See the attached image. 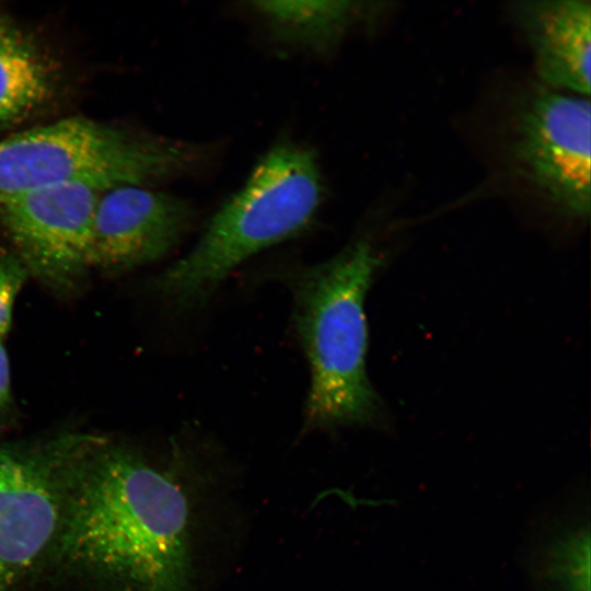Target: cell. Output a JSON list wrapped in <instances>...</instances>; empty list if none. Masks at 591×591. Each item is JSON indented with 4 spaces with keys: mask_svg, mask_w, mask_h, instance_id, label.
<instances>
[{
    "mask_svg": "<svg viewBox=\"0 0 591 591\" xmlns=\"http://www.w3.org/2000/svg\"><path fill=\"white\" fill-rule=\"evenodd\" d=\"M59 505L34 570L91 591H190L189 500L172 472L85 433L60 436Z\"/></svg>",
    "mask_w": 591,
    "mask_h": 591,
    "instance_id": "1",
    "label": "cell"
},
{
    "mask_svg": "<svg viewBox=\"0 0 591 591\" xmlns=\"http://www.w3.org/2000/svg\"><path fill=\"white\" fill-rule=\"evenodd\" d=\"M381 265V253L360 239L291 279L296 328L311 370L308 427L366 425L378 416L380 402L366 367L364 300Z\"/></svg>",
    "mask_w": 591,
    "mask_h": 591,
    "instance_id": "2",
    "label": "cell"
},
{
    "mask_svg": "<svg viewBox=\"0 0 591 591\" xmlns=\"http://www.w3.org/2000/svg\"><path fill=\"white\" fill-rule=\"evenodd\" d=\"M322 199L314 152L292 141L275 144L193 248L155 279V290L177 311L199 306L237 265L306 228Z\"/></svg>",
    "mask_w": 591,
    "mask_h": 591,
    "instance_id": "3",
    "label": "cell"
},
{
    "mask_svg": "<svg viewBox=\"0 0 591 591\" xmlns=\"http://www.w3.org/2000/svg\"><path fill=\"white\" fill-rule=\"evenodd\" d=\"M197 161L187 143L67 117L0 139V200L70 183L147 186Z\"/></svg>",
    "mask_w": 591,
    "mask_h": 591,
    "instance_id": "4",
    "label": "cell"
},
{
    "mask_svg": "<svg viewBox=\"0 0 591 591\" xmlns=\"http://www.w3.org/2000/svg\"><path fill=\"white\" fill-rule=\"evenodd\" d=\"M105 189L70 183L0 200V225L28 275L57 291L74 289L90 269L93 217Z\"/></svg>",
    "mask_w": 591,
    "mask_h": 591,
    "instance_id": "5",
    "label": "cell"
},
{
    "mask_svg": "<svg viewBox=\"0 0 591 591\" xmlns=\"http://www.w3.org/2000/svg\"><path fill=\"white\" fill-rule=\"evenodd\" d=\"M514 155L523 174L566 215L591 208L589 97L552 89L534 92L517 118Z\"/></svg>",
    "mask_w": 591,
    "mask_h": 591,
    "instance_id": "6",
    "label": "cell"
},
{
    "mask_svg": "<svg viewBox=\"0 0 591 591\" xmlns=\"http://www.w3.org/2000/svg\"><path fill=\"white\" fill-rule=\"evenodd\" d=\"M58 437L0 445V591H14L47 547L58 515Z\"/></svg>",
    "mask_w": 591,
    "mask_h": 591,
    "instance_id": "7",
    "label": "cell"
},
{
    "mask_svg": "<svg viewBox=\"0 0 591 591\" xmlns=\"http://www.w3.org/2000/svg\"><path fill=\"white\" fill-rule=\"evenodd\" d=\"M190 204L146 185H118L102 192L94 211L89 266L128 270L169 253L192 224Z\"/></svg>",
    "mask_w": 591,
    "mask_h": 591,
    "instance_id": "8",
    "label": "cell"
},
{
    "mask_svg": "<svg viewBox=\"0 0 591 591\" xmlns=\"http://www.w3.org/2000/svg\"><path fill=\"white\" fill-rule=\"evenodd\" d=\"M538 77L553 89L589 97L591 1L532 0L514 7Z\"/></svg>",
    "mask_w": 591,
    "mask_h": 591,
    "instance_id": "9",
    "label": "cell"
},
{
    "mask_svg": "<svg viewBox=\"0 0 591 591\" xmlns=\"http://www.w3.org/2000/svg\"><path fill=\"white\" fill-rule=\"evenodd\" d=\"M528 569L541 591H590L589 511L560 509L531 538Z\"/></svg>",
    "mask_w": 591,
    "mask_h": 591,
    "instance_id": "10",
    "label": "cell"
},
{
    "mask_svg": "<svg viewBox=\"0 0 591 591\" xmlns=\"http://www.w3.org/2000/svg\"><path fill=\"white\" fill-rule=\"evenodd\" d=\"M56 71L38 44L0 15V129L38 111L54 95Z\"/></svg>",
    "mask_w": 591,
    "mask_h": 591,
    "instance_id": "11",
    "label": "cell"
},
{
    "mask_svg": "<svg viewBox=\"0 0 591 591\" xmlns=\"http://www.w3.org/2000/svg\"><path fill=\"white\" fill-rule=\"evenodd\" d=\"M253 10L271 35L287 45L327 51L359 21L382 9L374 2L350 0L255 1Z\"/></svg>",
    "mask_w": 591,
    "mask_h": 591,
    "instance_id": "12",
    "label": "cell"
},
{
    "mask_svg": "<svg viewBox=\"0 0 591 591\" xmlns=\"http://www.w3.org/2000/svg\"><path fill=\"white\" fill-rule=\"evenodd\" d=\"M28 276L13 254H0V340L10 329L15 300Z\"/></svg>",
    "mask_w": 591,
    "mask_h": 591,
    "instance_id": "13",
    "label": "cell"
},
{
    "mask_svg": "<svg viewBox=\"0 0 591 591\" xmlns=\"http://www.w3.org/2000/svg\"><path fill=\"white\" fill-rule=\"evenodd\" d=\"M2 341L0 340V419L9 415L13 406L10 361Z\"/></svg>",
    "mask_w": 591,
    "mask_h": 591,
    "instance_id": "14",
    "label": "cell"
}]
</instances>
